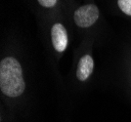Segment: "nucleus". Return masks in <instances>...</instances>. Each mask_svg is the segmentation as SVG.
<instances>
[{
    "mask_svg": "<svg viewBox=\"0 0 131 122\" xmlns=\"http://www.w3.org/2000/svg\"><path fill=\"white\" fill-rule=\"evenodd\" d=\"M99 16L100 11L97 6L94 4H86L77 8L74 12L73 19L77 27L86 28L97 22Z\"/></svg>",
    "mask_w": 131,
    "mask_h": 122,
    "instance_id": "nucleus-2",
    "label": "nucleus"
},
{
    "mask_svg": "<svg viewBox=\"0 0 131 122\" xmlns=\"http://www.w3.org/2000/svg\"><path fill=\"white\" fill-rule=\"evenodd\" d=\"M94 61L90 55H84L78 63L77 69V77L80 81H85L93 71Z\"/></svg>",
    "mask_w": 131,
    "mask_h": 122,
    "instance_id": "nucleus-4",
    "label": "nucleus"
},
{
    "mask_svg": "<svg viewBox=\"0 0 131 122\" xmlns=\"http://www.w3.org/2000/svg\"><path fill=\"white\" fill-rule=\"evenodd\" d=\"M51 38L53 47L57 52L62 53L67 49L68 47V33L65 27L57 22L51 28Z\"/></svg>",
    "mask_w": 131,
    "mask_h": 122,
    "instance_id": "nucleus-3",
    "label": "nucleus"
},
{
    "mask_svg": "<svg viewBox=\"0 0 131 122\" xmlns=\"http://www.w3.org/2000/svg\"><path fill=\"white\" fill-rule=\"evenodd\" d=\"M37 1L44 8H53L58 2V0H37Z\"/></svg>",
    "mask_w": 131,
    "mask_h": 122,
    "instance_id": "nucleus-6",
    "label": "nucleus"
},
{
    "mask_svg": "<svg viewBox=\"0 0 131 122\" xmlns=\"http://www.w3.org/2000/svg\"><path fill=\"white\" fill-rule=\"evenodd\" d=\"M0 89L10 98L21 96L26 89L22 67L13 57H7L0 63Z\"/></svg>",
    "mask_w": 131,
    "mask_h": 122,
    "instance_id": "nucleus-1",
    "label": "nucleus"
},
{
    "mask_svg": "<svg viewBox=\"0 0 131 122\" xmlns=\"http://www.w3.org/2000/svg\"><path fill=\"white\" fill-rule=\"evenodd\" d=\"M117 6L121 12L131 17V0H117Z\"/></svg>",
    "mask_w": 131,
    "mask_h": 122,
    "instance_id": "nucleus-5",
    "label": "nucleus"
}]
</instances>
